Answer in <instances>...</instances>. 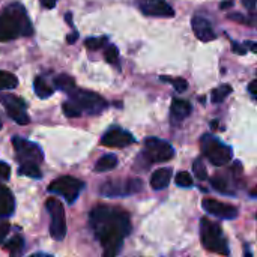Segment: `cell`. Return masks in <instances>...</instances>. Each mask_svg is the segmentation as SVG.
<instances>
[{"instance_id":"d590c367","label":"cell","mask_w":257,"mask_h":257,"mask_svg":"<svg viewBox=\"0 0 257 257\" xmlns=\"http://www.w3.org/2000/svg\"><path fill=\"white\" fill-rule=\"evenodd\" d=\"M242 2V5L248 9V11H254V8H256L257 5V0H241Z\"/></svg>"},{"instance_id":"ba28073f","label":"cell","mask_w":257,"mask_h":257,"mask_svg":"<svg viewBox=\"0 0 257 257\" xmlns=\"http://www.w3.org/2000/svg\"><path fill=\"white\" fill-rule=\"evenodd\" d=\"M47 212L50 214L51 223H50V235L54 241H62L66 235V218H65V209L62 203L57 199H48L45 202Z\"/></svg>"},{"instance_id":"603a6c76","label":"cell","mask_w":257,"mask_h":257,"mask_svg":"<svg viewBox=\"0 0 257 257\" xmlns=\"http://www.w3.org/2000/svg\"><path fill=\"white\" fill-rule=\"evenodd\" d=\"M232 90H233V89H232L230 84H221V86L215 87V89L211 92V101L215 102V104H218V102L224 101V99L232 93Z\"/></svg>"},{"instance_id":"83f0119b","label":"cell","mask_w":257,"mask_h":257,"mask_svg":"<svg viewBox=\"0 0 257 257\" xmlns=\"http://www.w3.org/2000/svg\"><path fill=\"white\" fill-rule=\"evenodd\" d=\"M104 57H105V60L108 63L117 65V62H119V50H117V47L113 45V44L107 45L105 50H104Z\"/></svg>"},{"instance_id":"e0dca14e","label":"cell","mask_w":257,"mask_h":257,"mask_svg":"<svg viewBox=\"0 0 257 257\" xmlns=\"http://www.w3.org/2000/svg\"><path fill=\"white\" fill-rule=\"evenodd\" d=\"M191 104L185 99H173L172 101V107H170V113H172V120L175 122H181L185 117H188L191 114Z\"/></svg>"},{"instance_id":"8d00e7d4","label":"cell","mask_w":257,"mask_h":257,"mask_svg":"<svg viewBox=\"0 0 257 257\" xmlns=\"http://www.w3.org/2000/svg\"><path fill=\"white\" fill-rule=\"evenodd\" d=\"M39 2L45 9H53L56 6V3H57V0H39Z\"/></svg>"},{"instance_id":"60d3db41","label":"cell","mask_w":257,"mask_h":257,"mask_svg":"<svg viewBox=\"0 0 257 257\" xmlns=\"http://www.w3.org/2000/svg\"><path fill=\"white\" fill-rule=\"evenodd\" d=\"M232 5H233V3H232L230 0H226V2H221L220 8H221V9H227V8H230Z\"/></svg>"},{"instance_id":"4dcf8cb0","label":"cell","mask_w":257,"mask_h":257,"mask_svg":"<svg viewBox=\"0 0 257 257\" xmlns=\"http://www.w3.org/2000/svg\"><path fill=\"white\" fill-rule=\"evenodd\" d=\"M193 172L194 175L197 176V179L200 181H206L208 179V175H206V167L203 164V161L200 158H197L194 163H193Z\"/></svg>"},{"instance_id":"ab89813d","label":"cell","mask_w":257,"mask_h":257,"mask_svg":"<svg viewBox=\"0 0 257 257\" xmlns=\"http://www.w3.org/2000/svg\"><path fill=\"white\" fill-rule=\"evenodd\" d=\"M247 47L257 54V42H247Z\"/></svg>"},{"instance_id":"7a4b0ae2","label":"cell","mask_w":257,"mask_h":257,"mask_svg":"<svg viewBox=\"0 0 257 257\" xmlns=\"http://www.w3.org/2000/svg\"><path fill=\"white\" fill-rule=\"evenodd\" d=\"M32 33V23L23 5L12 3L0 14V42L12 41L18 36H30Z\"/></svg>"},{"instance_id":"9a60e30c","label":"cell","mask_w":257,"mask_h":257,"mask_svg":"<svg viewBox=\"0 0 257 257\" xmlns=\"http://www.w3.org/2000/svg\"><path fill=\"white\" fill-rule=\"evenodd\" d=\"M191 27H193L194 35L202 42H209V41H214L217 38V35H215V32L212 29V24L203 17L194 15L193 20H191Z\"/></svg>"},{"instance_id":"ffe728a7","label":"cell","mask_w":257,"mask_h":257,"mask_svg":"<svg viewBox=\"0 0 257 257\" xmlns=\"http://www.w3.org/2000/svg\"><path fill=\"white\" fill-rule=\"evenodd\" d=\"M54 84H56L57 89H60V90H63V92H68V93H71L74 89H77L74 78H72L71 75H66V74L57 75V77L54 78Z\"/></svg>"},{"instance_id":"cb8c5ba5","label":"cell","mask_w":257,"mask_h":257,"mask_svg":"<svg viewBox=\"0 0 257 257\" xmlns=\"http://www.w3.org/2000/svg\"><path fill=\"white\" fill-rule=\"evenodd\" d=\"M18 86V78L8 71H0V90L3 89H15Z\"/></svg>"},{"instance_id":"d4e9b609","label":"cell","mask_w":257,"mask_h":257,"mask_svg":"<svg viewBox=\"0 0 257 257\" xmlns=\"http://www.w3.org/2000/svg\"><path fill=\"white\" fill-rule=\"evenodd\" d=\"M5 248L12 254V256H17V254H21L23 253V250H24V239L21 238V236H14L6 245H5Z\"/></svg>"},{"instance_id":"ac0fdd59","label":"cell","mask_w":257,"mask_h":257,"mask_svg":"<svg viewBox=\"0 0 257 257\" xmlns=\"http://www.w3.org/2000/svg\"><path fill=\"white\" fill-rule=\"evenodd\" d=\"M172 169H158L152 173L151 176V187L154 190H164L169 187L172 181Z\"/></svg>"},{"instance_id":"f35d334b","label":"cell","mask_w":257,"mask_h":257,"mask_svg":"<svg viewBox=\"0 0 257 257\" xmlns=\"http://www.w3.org/2000/svg\"><path fill=\"white\" fill-rule=\"evenodd\" d=\"M77 38H78V33L74 32L72 35H68V36H66V42H68V44H74V42L77 41Z\"/></svg>"},{"instance_id":"74e56055","label":"cell","mask_w":257,"mask_h":257,"mask_svg":"<svg viewBox=\"0 0 257 257\" xmlns=\"http://www.w3.org/2000/svg\"><path fill=\"white\" fill-rule=\"evenodd\" d=\"M248 92H250L254 98H257V80L251 81V83L248 84Z\"/></svg>"},{"instance_id":"277c9868","label":"cell","mask_w":257,"mask_h":257,"mask_svg":"<svg viewBox=\"0 0 257 257\" xmlns=\"http://www.w3.org/2000/svg\"><path fill=\"white\" fill-rule=\"evenodd\" d=\"M200 148L203 155L214 164V166H226L232 161L233 152L232 148L215 139L212 134H203L200 139Z\"/></svg>"},{"instance_id":"7402d4cb","label":"cell","mask_w":257,"mask_h":257,"mask_svg":"<svg viewBox=\"0 0 257 257\" xmlns=\"http://www.w3.org/2000/svg\"><path fill=\"white\" fill-rule=\"evenodd\" d=\"M33 87H35V93H36L39 98H42V99L51 96L53 92H54V89H51V87L48 86V83H47L42 77H36V78H35Z\"/></svg>"},{"instance_id":"7c38bea8","label":"cell","mask_w":257,"mask_h":257,"mask_svg":"<svg viewBox=\"0 0 257 257\" xmlns=\"http://www.w3.org/2000/svg\"><path fill=\"white\" fill-rule=\"evenodd\" d=\"M202 206L208 214H211L214 217H218V218H223V220H233V218L238 217V208H235V206H232L229 203L218 202L215 199L206 197L202 202Z\"/></svg>"},{"instance_id":"5bb4252c","label":"cell","mask_w":257,"mask_h":257,"mask_svg":"<svg viewBox=\"0 0 257 257\" xmlns=\"http://www.w3.org/2000/svg\"><path fill=\"white\" fill-rule=\"evenodd\" d=\"M139 6L149 17H173L175 11L166 0H139Z\"/></svg>"},{"instance_id":"f1b7e54d","label":"cell","mask_w":257,"mask_h":257,"mask_svg":"<svg viewBox=\"0 0 257 257\" xmlns=\"http://www.w3.org/2000/svg\"><path fill=\"white\" fill-rule=\"evenodd\" d=\"M175 182L178 187L181 188H191L193 187V178L190 176V173L187 172H179L176 176H175Z\"/></svg>"},{"instance_id":"484cf974","label":"cell","mask_w":257,"mask_h":257,"mask_svg":"<svg viewBox=\"0 0 257 257\" xmlns=\"http://www.w3.org/2000/svg\"><path fill=\"white\" fill-rule=\"evenodd\" d=\"M211 185H212L214 190H217V191H220V193H223V194H233V190L229 188L227 181H226L224 178H221V176H214V178H211Z\"/></svg>"},{"instance_id":"f6af8a7d","label":"cell","mask_w":257,"mask_h":257,"mask_svg":"<svg viewBox=\"0 0 257 257\" xmlns=\"http://www.w3.org/2000/svg\"><path fill=\"white\" fill-rule=\"evenodd\" d=\"M0 130H2V122H0Z\"/></svg>"},{"instance_id":"44dd1931","label":"cell","mask_w":257,"mask_h":257,"mask_svg":"<svg viewBox=\"0 0 257 257\" xmlns=\"http://www.w3.org/2000/svg\"><path fill=\"white\" fill-rule=\"evenodd\" d=\"M18 173L21 176H27V178H33V179H41L42 173L38 167V163H21Z\"/></svg>"},{"instance_id":"8992f818","label":"cell","mask_w":257,"mask_h":257,"mask_svg":"<svg viewBox=\"0 0 257 257\" xmlns=\"http://www.w3.org/2000/svg\"><path fill=\"white\" fill-rule=\"evenodd\" d=\"M143 157L149 164H157V163H164L170 161L175 157V149L170 143L157 139V137H148L145 140V151Z\"/></svg>"},{"instance_id":"30bf717a","label":"cell","mask_w":257,"mask_h":257,"mask_svg":"<svg viewBox=\"0 0 257 257\" xmlns=\"http://www.w3.org/2000/svg\"><path fill=\"white\" fill-rule=\"evenodd\" d=\"M0 102L5 107L6 113L9 114V117L12 120H15L18 125H27L30 122V117L27 114V105L24 102V99H21L20 96L11 95V93H3L0 95Z\"/></svg>"},{"instance_id":"1f68e13d","label":"cell","mask_w":257,"mask_h":257,"mask_svg":"<svg viewBox=\"0 0 257 257\" xmlns=\"http://www.w3.org/2000/svg\"><path fill=\"white\" fill-rule=\"evenodd\" d=\"M62 108H63V113H65L66 117H78V116H81V111H80L71 101L63 102Z\"/></svg>"},{"instance_id":"6da1fadb","label":"cell","mask_w":257,"mask_h":257,"mask_svg":"<svg viewBox=\"0 0 257 257\" xmlns=\"http://www.w3.org/2000/svg\"><path fill=\"white\" fill-rule=\"evenodd\" d=\"M89 220L96 239L104 247V256H116L123 239L131 233L130 214L120 208L99 205L92 209Z\"/></svg>"},{"instance_id":"8fae6325","label":"cell","mask_w":257,"mask_h":257,"mask_svg":"<svg viewBox=\"0 0 257 257\" xmlns=\"http://www.w3.org/2000/svg\"><path fill=\"white\" fill-rule=\"evenodd\" d=\"M12 145H14L15 154L20 163H38L39 164L44 160L42 149L30 140H26L23 137H14Z\"/></svg>"},{"instance_id":"52a82bcc","label":"cell","mask_w":257,"mask_h":257,"mask_svg":"<svg viewBox=\"0 0 257 257\" xmlns=\"http://www.w3.org/2000/svg\"><path fill=\"white\" fill-rule=\"evenodd\" d=\"M83 188H84V184L80 179L72 178V176H62L59 179H54L50 184L48 191L63 197L68 203H74Z\"/></svg>"},{"instance_id":"7bdbcfd3","label":"cell","mask_w":257,"mask_h":257,"mask_svg":"<svg viewBox=\"0 0 257 257\" xmlns=\"http://www.w3.org/2000/svg\"><path fill=\"white\" fill-rule=\"evenodd\" d=\"M250 196H251V197H257V188H254V190H251V191H250Z\"/></svg>"},{"instance_id":"2e32d148","label":"cell","mask_w":257,"mask_h":257,"mask_svg":"<svg viewBox=\"0 0 257 257\" xmlns=\"http://www.w3.org/2000/svg\"><path fill=\"white\" fill-rule=\"evenodd\" d=\"M14 208L15 202L12 193L5 185H0V220L11 217L14 214Z\"/></svg>"},{"instance_id":"836d02e7","label":"cell","mask_w":257,"mask_h":257,"mask_svg":"<svg viewBox=\"0 0 257 257\" xmlns=\"http://www.w3.org/2000/svg\"><path fill=\"white\" fill-rule=\"evenodd\" d=\"M9 230H11V226L8 223H0V244L5 241V238L8 236Z\"/></svg>"},{"instance_id":"4fadbf2b","label":"cell","mask_w":257,"mask_h":257,"mask_svg":"<svg viewBox=\"0 0 257 257\" xmlns=\"http://www.w3.org/2000/svg\"><path fill=\"white\" fill-rule=\"evenodd\" d=\"M134 142L136 140L131 133L122 130V128H117V126L110 128L101 139V145H104L107 148H125V146L133 145Z\"/></svg>"},{"instance_id":"9c48e42d","label":"cell","mask_w":257,"mask_h":257,"mask_svg":"<svg viewBox=\"0 0 257 257\" xmlns=\"http://www.w3.org/2000/svg\"><path fill=\"white\" fill-rule=\"evenodd\" d=\"M143 182L140 179H126V181H108L105 182L99 193L105 197H125L136 193H140Z\"/></svg>"},{"instance_id":"ee69618b","label":"cell","mask_w":257,"mask_h":257,"mask_svg":"<svg viewBox=\"0 0 257 257\" xmlns=\"http://www.w3.org/2000/svg\"><path fill=\"white\" fill-rule=\"evenodd\" d=\"M217 125H218V122H217V120H214V122H212V128H217Z\"/></svg>"},{"instance_id":"5b68a950","label":"cell","mask_w":257,"mask_h":257,"mask_svg":"<svg viewBox=\"0 0 257 257\" xmlns=\"http://www.w3.org/2000/svg\"><path fill=\"white\" fill-rule=\"evenodd\" d=\"M69 101L81 111L89 114H99L107 108V101L95 92L84 89H74L69 93Z\"/></svg>"},{"instance_id":"d6a6232c","label":"cell","mask_w":257,"mask_h":257,"mask_svg":"<svg viewBox=\"0 0 257 257\" xmlns=\"http://www.w3.org/2000/svg\"><path fill=\"white\" fill-rule=\"evenodd\" d=\"M11 176V167L8 163L0 161V181H8Z\"/></svg>"},{"instance_id":"e575fe53","label":"cell","mask_w":257,"mask_h":257,"mask_svg":"<svg viewBox=\"0 0 257 257\" xmlns=\"http://www.w3.org/2000/svg\"><path fill=\"white\" fill-rule=\"evenodd\" d=\"M232 50H233L235 53H238V54H245V53H247V45H241V44L233 42V44H232Z\"/></svg>"},{"instance_id":"b9f144b4","label":"cell","mask_w":257,"mask_h":257,"mask_svg":"<svg viewBox=\"0 0 257 257\" xmlns=\"http://www.w3.org/2000/svg\"><path fill=\"white\" fill-rule=\"evenodd\" d=\"M65 17H66V21H68V23H69V24L72 26V18H71V17H72V14H69V12H68V14H66Z\"/></svg>"},{"instance_id":"f546056e","label":"cell","mask_w":257,"mask_h":257,"mask_svg":"<svg viewBox=\"0 0 257 257\" xmlns=\"http://www.w3.org/2000/svg\"><path fill=\"white\" fill-rule=\"evenodd\" d=\"M107 41L108 39L105 36H101V38H87L84 41V45H86L87 50H99V48H102L107 44Z\"/></svg>"},{"instance_id":"4316f807","label":"cell","mask_w":257,"mask_h":257,"mask_svg":"<svg viewBox=\"0 0 257 257\" xmlns=\"http://www.w3.org/2000/svg\"><path fill=\"white\" fill-rule=\"evenodd\" d=\"M160 78H161V81L172 84L173 89H176V92H185L188 89V83L184 78H173V77H167V75H163Z\"/></svg>"},{"instance_id":"3957f363","label":"cell","mask_w":257,"mask_h":257,"mask_svg":"<svg viewBox=\"0 0 257 257\" xmlns=\"http://www.w3.org/2000/svg\"><path fill=\"white\" fill-rule=\"evenodd\" d=\"M200 239H202V245L205 247V250L215 253V254H223V256L229 254L227 241L223 235L221 227L217 223L209 221L208 218H202L200 221Z\"/></svg>"},{"instance_id":"d6986e66","label":"cell","mask_w":257,"mask_h":257,"mask_svg":"<svg viewBox=\"0 0 257 257\" xmlns=\"http://www.w3.org/2000/svg\"><path fill=\"white\" fill-rule=\"evenodd\" d=\"M117 166V157L113 155V154H107L104 157H101L96 164H95V172L101 173V172H108V170H113L114 167Z\"/></svg>"}]
</instances>
